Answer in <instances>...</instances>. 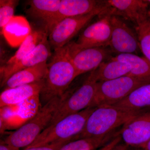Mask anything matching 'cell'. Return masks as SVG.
I'll return each instance as SVG.
<instances>
[{
  "instance_id": "obj_30",
  "label": "cell",
  "mask_w": 150,
  "mask_h": 150,
  "mask_svg": "<svg viewBox=\"0 0 150 150\" xmlns=\"http://www.w3.org/2000/svg\"><path fill=\"white\" fill-rule=\"evenodd\" d=\"M143 150H150V139L145 146L144 148L143 149Z\"/></svg>"
},
{
  "instance_id": "obj_6",
  "label": "cell",
  "mask_w": 150,
  "mask_h": 150,
  "mask_svg": "<svg viewBox=\"0 0 150 150\" xmlns=\"http://www.w3.org/2000/svg\"><path fill=\"white\" fill-rule=\"evenodd\" d=\"M104 3L103 5L91 13L66 18L59 21L48 33L51 47L55 50L64 47L95 17L107 13L109 8L104 1Z\"/></svg>"
},
{
  "instance_id": "obj_33",
  "label": "cell",
  "mask_w": 150,
  "mask_h": 150,
  "mask_svg": "<svg viewBox=\"0 0 150 150\" xmlns=\"http://www.w3.org/2000/svg\"><path fill=\"white\" fill-rule=\"evenodd\" d=\"M149 4H150V0H148V1H146Z\"/></svg>"
},
{
  "instance_id": "obj_1",
  "label": "cell",
  "mask_w": 150,
  "mask_h": 150,
  "mask_svg": "<svg viewBox=\"0 0 150 150\" xmlns=\"http://www.w3.org/2000/svg\"><path fill=\"white\" fill-rule=\"evenodd\" d=\"M40 94L43 105L56 97L63 96L77 77L76 71L64 46L54 50Z\"/></svg>"
},
{
  "instance_id": "obj_9",
  "label": "cell",
  "mask_w": 150,
  "mask_h": 150,
  "mask_svg": "<svg viewBox=\"0 0 150 150\" xmlns=\"http://www.w3.org/2000/svg\"><path fill=\"white\" fill-rule=\"evenodd\" d=\"M121 141L129 147L144 149L150 139V111L142 112L121 127Z\"/></svg>"
},
{
  "instance_id": "obj_14",
  "label": "cell",
  "mask_w": 150,
  "mask_h": 150,
  "mask_svg": "<svg viewBox=\"0 0 150 150\" xmlns=\"http://www.w3.org/2000/svg\"><path fill=\"white\" fill-rule=\"evenodd\" d=\"M104 4V1L61 0L59 11L52 21L50 32L54 26L63 19L87 14Z\"/></svg>"
},
{
  "instance_id": "obj_4",
  "label": "cell",
  "mask_w": 150,
  "mask_h": 150,
  "mask_svg": "<svg viewBox=\"0 0 150 150\" xmlns=\"http://www.w3.org/2000/svg\"><path fill=\"white\" fill-rule=\"evenodd\" d=\"M96 108L89 107L48 126L31 144L26 148L40 146L64 140L77 139V137L84 128L89 116Z\"/></svg>"
},
{
  "instance_id": "obj_22",
  "label": "cell",
  "mask_w": 150,
  "mask_h": 150,
  "mask_svg": "<svg viewBox=\"0 0 150 150\" xmlns=\"http://www.w3.org/2000/svg\"><path fill=\"white\" fill-rule=\"evenodd\" d=\"M119 135L116 131L103 137L78 139L69 142L59 150H95L109 143Z\"/></svg>"
},
{
  "instance_id": "obj_20",
  "label": "cell",
  "mask_w": 150,
  "mask_h": 150,
  "mask_svg": "<svg viewBox=\"0 0 150 150\" xmlns=\"http://www.w3.org/2000/svg\"><path fill=\"white\" fill-rule=\"evenodd\" d=\"M113 58L126 62L131 66L129 76L150 83V62L144 57L135 54H121Z\"/></svg>"
},
{
  "instance_id": "obj_10",
  "label": "cell",
  "mask_w": 150,
  "mask_h": 150,
  "mask_svg": "<svg viewBox=\"0 0 150 150\" xmlns=\"http://www.w3.org/2000/svg\"><path fill=\"white\" fill-rule=\"evenodd\" d=\"M111 34L109 45L112 52L121 54H137L139 49L138 37L118 17H110Z\"/></svg>"
},
{
  "instance_id": "obj_26",
  "label": "cell",
  "mask_w": 150,
  "mask_h": 150,
  "mask_svg": "<svg viewBox=\"0 0 150 150\" xmlns=\"http://www.w3.org/2000/svg\"><path fill=\"white\" fill-rule=\"evenodd\" d=\"M74 140H68L54 142L51 144L31 148H25L23 150H59L64 145Z\"/></svg>"
},
{
  "instance_id": "obj_3",
  "label": "cell",
  "mask_w": 150,
  "mask_h": 150,
  "mask_svg": "<svg viewBox=\"0 0 150 150\" xmlns=\"http://www.w3.org/2000/svg\"><path fill=\"white\" fill-rule=\"evenodd\" d=\"M63 96L51 100L38 109L27 122L8 136L4 142L17 149L26 148L32 144L42 131L49 126L57 109L64 101Z\"/></svg>"
},
{
  "instance_id": "obj_23",
  "label": "cell",
  "mask_w": 150,
  "mask_h": 150,
  "mask_svg": "<svg viewBox=\"0 0 150 150\" xmlns=\"http://www.w3.org/2000/svg\"><path fill=\"white\" fill-rule=\"evenodd\" d=\"M46 33L48 32L45 30H32L21 44L15 54L6 63V66L16 64L27 56L39 44Z\"/></svg>"
},
{
  "instance_id": "obj_12",
  "label": "cell",
  "mask_w": 150,
  "mask_h": 150,
  "mask_svg": "<svg viewBox=\"0 0 150 150\" xmlns=\"http://www.w3.org/2000/svg\"><path fill=\"white\" fill-rule=\"evenodd\" d=\"M51 46L48 40V33H46L39 44L27 56L16 64L3 66L1 68V86H4L12 75L24 69L47 62L51 56Z\"/></svg>"
},
{
  "instance_id": "obj_13",
  "label": "cell",
  "mask_w": 150,
  "mask_h": 150,
  "mask_svg": "<svg viewBox=\"0 0 150 150\" xmlns=\"http://www.w3.org/2000/svg\"><path fill=\"white\" fill-rule=\"evenodd\" d=\"M108 6V13L130 21L137 25L148 17L149 3L142 0L104 1Z\"/></svg>"
},
{
  "instance_id": "obj_25",
  "label": "cell",
  "mask_w": 150,
  "mask_h": 150,
  "mask_svg": "<svg viewBox=\"0 0 150 150\" xmlns=\"http://www.w3.org/2000/svg\"><path fill=\"white\" fill-rule=\"evenodd\" d=\"M18 2L19 1L17 0L0 1V27L1 30L15 16V10Z\"/></svg>"
},
{
  "instance_id": "obj_19",
  "label": "cell",
  "mask_w": 150,
  "mask_h": 150,
  "mask_svg": "<svg viewBox=\"0 0 150 150\" xmlns=\"http://www.w3.org/2000/svg\"><path fill=\"white\" fill-rule=\"evenodd\" d=\"M1 31L11 46L17 47L20 46L32 30L25 18L15 16Z\"/></svg>"
},
{
  "instance_id": "obj_24",
  "label": "cell",
  "mask_w": 150,
  "mask_h": 150,
  "mask_svg": "<svg viewBox=\"0 0 150 150\" xmlns=\"http://www.w3.org/2000/svg\"><path fill=\"white\" fill-rule=\"evenodd\" d=\"M140 49L150 62V20L145 18L136 25Z\"/></svg>"
},
{
  "instance_id": "obj_5",
  "label": "cell",
  "mask_w": 150,
  "mask_h": 150,
  "mask_svg": "<svg viewBox=\"0 0 150 150\" xmlns=\"http://www.w3.org/2000/svg\"><path fill=\"white\" fill-rule=\"evenodd\" d=\"M148 84L137 78L126 76L97 83L96 92L91 107L113 105L126 98L134 89Z\"/></svg>"
},
{
  "instance_id": "obj_32",
  "label": "cell",
  "mask_w": 150,
  "mask_h": 150,
  "mask_svg": "<svg viewBox=\"0 0 150 150\" xmlns=\"http://www.w3.org/2000/svg\"><path fill=\"white\" fill-rule=\"evenodd\" d=\"M148 17H149V19L150 20V8L149 9V10H148Z\"/></svg>"
},
{
  "instance_id": "obj_27",
  "label": "cell",
  "mask_w": 150,
  "mask_h": 150,
  "mask_svg": "<svg viewBox=\"0 0 150 150\" xmlns=\"http://www.w3.org/2000/svg\"><path fill=\"white\" fill-rule=\"evenodd\" d=\"M121 137L120 135H118L117 137H115L114 139L111 140L109 143L101 147L99 149L95 150H111L113 149L118 143L121 142Z\"/></svg>"
},
{
  "instance_id": "obj_18",
  "label": "cell",
  "mask_w": 150,
  "mask_h": 150,
  "mask_svg": "<svg viewBox=\"0 0 150 150\" xmlns=\"http://www.w3.org/2000/svg\"><path fill=\"white\" fill-rule=\"evenodd\" d=\"M131 69V66L126 62L111 57L109 60L102 63L91 73L98 82L128 76Z\"/></svg>"
},
{
  "instance_id": "obj_11",
  "label": "cell",
  "mask_w": 150,
  "mask_h": 150,
  "mask_svg": "<svg viewBox=\"0 0 150 150\" xmlns=\"http://www.w3.org/2000/svg\"><path fill=\"white\" fill-rule=\"evenodd\" d=\"M111 16L108 12L86 28L75 42L76 44L81 48L108 46L111 34Z\"/></svg>"
},
{
  "instance_id": "obj_17",
  "label": "cell",
  "mask_w": 150,
  "mask_h": 150,
  "mask_svg": "<svg viewBox=\"0 0 150 150\" xmlns=\"http://www.w3.org/2000/svg\"><path fill=\"white\" fill-rule=\"evenodd\" d=\"M48 67L47 62H44L15 73L6 81L4 90L42 81L47 74Z\"/></svg>"
},
{
  "instance_id": "obj_29",
  "label": "cell",
  "mask_w": 150,
  "mask_h": 150,
  "mask_svg": "<svg viewBox=\"0 0 150 150\" xmlns=\"http://www.w3.org/2000/svg\"><path fill=\"white\" fill-rule=\"evenodd\" d=\"M129 147L121 141L111 150H128Z\"/></svg>"
},
{
  "instance_id": "obj_8",
  "label": "cell",
  "mask_w": 150,
  "mask_h": 150,
  "mask_svg": "<svg viewBox=\"0 0 150 150\" xmlns=\"http://www.w3.org/2000/svg\"><path fill=\"white\" fill-rule=\"evenodd\" d=\"M64 47L77 76L96 69L102 63L111 58L112 51L105 47L81 48L75 41H71Z\"/></svg>"
},
{
  "instance_id": "obj_2",
  "label": "cell",
  "mask_w": 150,
  "mask_h": 150,
  "mask_svg": "<svg viewBox=\"0 0 150 150\" xmlns=\"http://www.w3.org/2000/svg\"><path fill=\"white\" fill-rule=\"evenodd\" d=\"M142 112V110H129L116 105L97 107L89 116L77 139L103 137L110 134Z\"/></svg>"
},
{
  "instance_id": "obj_21",
  "label": "cell",
  "mask_w": 150,
  "mask_h": 150,
  "mask_svg": "<svg viewBox=\"0 0 150 150\" xmlns=\"http://www.w3.org/2000/svg\"><path fill=\"white\" fill-rule=\"evenodd\" d=\"M113 105L134 110H142L145 108L150 107V83L137 88L124 99Z\"/></svg>"
},
{
  "instance_id": "obj_31",
  "label": "cell",
  "mask_w": 150,
  "mask_h": 150,
  "mask_svg": "<svg viewBox=\"0 0 150 150\" xmlns=\"http://www.w3.org/2000/svg\"><path fill=\"white\" fill-rule=\"evenodd\" d=\"M128 150H143V149H138V148H133L129 147Z\"/></svg>"
},
{
  "instance_id": "obj_16",
  "label": "cell",
  "mask_w": 150,
  "mask_h": 150,
  "mask_svg": "<svg viewBox=\"0 0 150 150\" xmlns=\"http://www.w3.org/2000/svg\"><path fill=\"white\" fill-rule=\"evenodd\" d=\"M61 2V0H30L28 2L25 12L32 18L41 22L48 33Z\"/></svg>"
},
{
  "instance_id": "obj_28",
  "label": "cell",
  "mask_w": 150,
  "mask_h": 150,
  "mask_svg": "<svg viewBox=\"0 0 150 150\" xmlns=\"http://www.w3.org/2000/svg\"><path fill=\"white\" fill-rule=\"evenodd\" d=\"M0 150H19V149L13 147L7 144L3 141H1L0 144Z\"/></svg>"
},
{
  "instance_id": "obj_7",
  "label": "cell",
  "mask_w": 150,
  "mask_h": 150,
  "mask_svg": "<svg viewBox=\"0 0 150 150\" xmlns=\"http://www.w3.org/2000/svg\"><path fill=\"white\" fill-rule=\"evenodd\" d=\"M91 73L83 83L71 95L68 93L52 118L49 126L63 118L91 107L95 96L96 84Z\"/></svg>"
},
{
  "instance_id": "obj_15",
  "label": "cell",
  "mask_w": 150,
  "mask_h": 150,
  "mask_svg": "<svg viewBox=\"0 0 150 150\" xmlns=\"http://www.w3.org/2000/svg\"><path fill=\"white\" fill-rule=\"evenodd\" d=\"M44 79L30 84L4 90L0 95L1 108L16 106L40 95Z\"/></svg>"
}]
</instances>
